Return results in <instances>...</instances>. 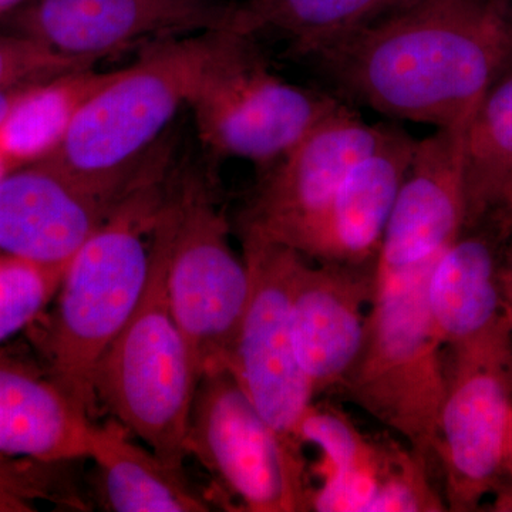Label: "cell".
Here are the masks:
<instances>
[{
  "mask_svg": "<svg viewBox=\"0 0 512 512\" xmlns=\"http://www.w3.org/2000/svg\"><path fill=\"white\" fill-rule=\"evenodd\" d=\"M312 57L384 116L464 127L512 67V0H413Z\"/></svg>",
  "mask_w": 512,
  "mask_h": 512,
  "instance_id": "6da1fadb",
  "label": "cell"
},
{
  "mask_svg": "<svg viewBox=\"0 0 512 512\" xmlns=\"http://www.w3.org/2000/svg\"><path fill=\"white\" fill-rule=\"evenodd\" d=\"M168 151L154 148L103 224L64 271L46 352L49 373L92 412L101 357L136 311L151 269L154 229L170 191Z\"/></svg>",
  "mask_w": 512,
  "mask_h": 512,
  "instance_id": "7a4b0ae2",
  "label": "cell"
},
{
  "mask_svg": "<svg viewBox=\"0 0 512 512\" xmlns=\"http://www.w3.org/2000/svg\"><path fill=\"white\" fill-rule=\"evenodd\" d=\"M221 30L167 37L84 104L47 163L117 202L175 114L187 106Z\"/></svg>",
  "mask_w": 512,
  "mask_h": 512,
  "instance_id": "3957f363",
  "label": "cell"
},
{
  "mask_svg": "<svg viewBox=\"0 0 512 512\" xmlns=\"http://www.w3.org/2000/svg\"><path fill=\"white\" fill-rule=\"evenodd\" d=\"M175 225L173 185L154 229L151 269L136 311L101 357L96 399L131 436L183 468L192 403L200 373L167 295V265Z\"/></svg>",
  "mask_w": 512,
  "mask_h": 512,
  "instance_id": "277c9868",
  "label": "cell"
},
{
  "mask_svg": "<svg viewBox=\"0 0 512 512\" xmlns=\"http://www.w3.org/2000/svg\"><path fill=\"white\" fill-rule=\"evenodd\" d=\"M436 261L403 271L375 268L365 345L339 390L431 466L437 464V421L446 384L444 346L427 303Z\"/></svg>",
  "mask_w": 512,
  "mask_h": 512,
  "instance_id": "5b68a950",
  "label": "cell"
},
{
  "mask_svg": "<svg viewBox=\"0 0 512 512\" xmlns=\"http://www.w3.org/2000/svg\"><path fill=\"white\" fill-rule=\"evenodd\" d=\"M340 104L276 76L252 36L221 30L187 106L212 154L272 165Z\"/></svg>",
  "mask_w": 512,
  "mask_h": 512,
  "instance_id": "8992f818",
  "label": "cell"
},
{
  "mask_svg": "<svg viewBox=\"0 0 512 512\" xmlns=\"http://www.w3.org/2000/svg\"><path fill=\"white\" fill-rule=\"evenodd\" d=\"M436 461L447 511L480 510L505 474L512 413V328L507 312L443 350Z\"/></svg>",
  "mask_w": 512,
  "mask_h": 512,
  "instance_id": "52a82bcc",
  "label": "cell"
},
{
  "mask_svg": "<svg viewBox=\"0 0 512 512\" xmlns=\"http://www.w3.org/2000/svg\"><path fill=\"white\" fill-rule=\"evenodd\" d=\"M175 225L167 295L200 376L227 366L251 291L244 258L229 242L228 222L202 178L173 183Z\"/></svg>",
  "mask_w": 512,
  "mask_h": 512,
  "instance_id": "ba28073f",
  "label": "cell"
},
{
  "mask_svg": "<svg viewBox=\"0 0 512 512\" xmlns=\"http://www.w3.org/2000/svg\"><path fill=\"white\" fill-rule=\"evenodd\" d=\"M241 239L251 291L227 367L279 440L303 458L299 426L316 396L296 356L289 309L305 256L245 229Z\"/></svg>",
  "mask_w": 512,
  "mask_h": 512,
  "instance_id": "9c48e42d",
  "label": "cell"
},
{
  "mask_svg": "<svg viewBox=\"0 0 512 512\" xmlns=\"http://www.w3.org/2000/svg\"><path fill=\"white\" fill-rule=\"evenodd\" d=\"M187 453L251 512L311 511L313 488L303 458L268 426L227 366L200 379Z\"/></svg>",
  "mask_w": 512,
  "mask_h": 512,
  "instance_id": "30bf717a",
  "label": "cell"
},
{
  "mask_svg": "<svg viewBox=\"0 0 512 512\" xmlns=\"http://www.w3.org/2000/svg\"><path fill=\"white\" fill-rule=\"evenodd\" d=\"M389 128L366 123L340 104L281 160L269 165L242 215L241 229L298 252L350 168L382 143Z\"/></svg>",
  "mask_w": 512,
  "mask_h": 512,
  "instance_id": "8fae6325",
  "label": "cell"
},
{
  "mask_svg": "<svg viewBox=\"0 0 512 512\" xmlns=\"http://www.w3.org/2000/svg\"><path fill=\"white\" fill-rule=\"evenodd\" d=\"M234 13L214 0H29L0 30L97 62L151 39L231 30Z\"/></svg>",
  "mask_w": 512,
  "mask_h": 512,
  "instance_id": "7c38bea8",
  "label": "cell"
},
{
  "mask_svg": "<svg viewBox=\"0 0 512 512\" xmlns=\"http://www.w3.org/2000/svg\"><path fill=\"white\" fill-rule=\"evenodd\" d=\"M375 268L376 264L312 265L308 258L299 265L289 320L296 356L315 396L339 392L362 355Z\"/></svg>",
  "mask_w": 512,
  "mask_h": 512,
  "instance_id": "4fadbf2b",
  "label": "cell"
},
{
  "mask_svg": "<svg viewBox=\"0 0 512 512\" xmlns=\"http://www.w3.org/2000/svg\"><path fill=\"white\" fill-rule=\"evenodd\" d=\"M464 128H439L417 140L384 231L376 271H403L434 261L464 231Z\"/></svg>",
  "mask_w": 512,
  "mask_h": 512,
  "instance_id": "5bb4252c",
  "label": "cell"
},
{
  "mask_svg": "<svg viewBox=\"0 0 512 512\" xmlns=\"http://www.w3.org/2000/svg\"><path fill=\"white\" fill-rule=\"evenodd\" d=\"M114 205L47 161L16 168L0 178V254L67 268Z\"/></svg>",
  "mask_w": 512,
  "mask_h": 512,
  "instance_id": "9a60e30c",
  "label": "cell"
},
{
  "mask_svg": "<svg viewBox=\"0 0 512 512\" xmlns=\"http://www.w3.org/2000/svg\"><path fill=\"white\" fill-rule=\"evenodd\" d=\"M417 140L390 126L382 143L345 175L299 254L315 262L376 264L387 222L412 163Z\"/></svg>",
  "mask_w": 512,
  "mask_h": 512,
  "instance_id": "2e32d148",
  "label": "cell"
},
{
  "mask_svg": "<svg viewBox=\"0 0 512 512\" xmlns=\"http://www.w3.org/2000/svg\"><path fill=\"white\" fill-rule=\"evenodd\" d=\"M89 414L50 373L0 352V454L42 464L87 458Z\"/></svg>",
  "mask_w": 512,
  "mask_h": 512,
  "instance_id": "e0dca14e",
  "label": "cell"
},
{
  "mask_svg": "<svg viewBox=\"0 0 512 512\" xmlns=\"http://www.w3.org/2000/svg\"><path fill=\"white\" fill-rule=\"evenodd\" d=\"M493 221L464 229L434 262L427 285L431 322L446 346L474 338L505 315L501 256Z\"/></svg>",
  "mask_w": 512,
  "mask_h": 512,
  "instance_id": "ac0fdd59",
  "label": "cell"
},
{
  "mask_svg": "<svg viewBox=\"0 0 512 512\" xmlns=\"http://www.w3.org/2000/svg\"><path fill=\"white\" fill-rule=\"evenodd\" d=\"M96 464L104 503L116 512H205L210 504L151 448L138 446L116 419L93 424L89 457Z\"/></svg>",
  "mask_w": 512,
  "mask_h": 512,
  "instance_id": "d6986e66",
  "label": "cell"
},
{
  "mask_svg": "<svg viewBox=\"0 0 512 512\" xmlns=\"http://www.w3.org/2000/svg\"><path fill=\"white\" fill-rule=\"evenodd\" d=\"M299 441L322 453V485L313 490L311 511L366 512L389 439L367 437L340 410L313 402L299 426Z\"/></svg>",
  "mask_w": 512,
  "mask_h": 512,
  "instance_id": "ffe728a7",
  "label": "cell"
},
{
  "mask_svg": "<svg viewBox=\"0 0 512 512\" xmlns=\"http://www.w3.org/2000/svg\"><path fill=\"white\" fill-rule=\"evenodd\" d=\"M117 72L90 67L26 89L0 123V158L10 171L52 156L87 100Z\"/></svg>",
  "mask_w": 512,
  "mask_h": 512,
  "instance_id": "44dd1931",
  "label": "cell"
},
{
  "mask_svg": "<svg viewBox=\"0 0 512 512\" xmlns=\"http://www.w3.org/2000/svg\"><path fill=\"white\" fill-rule=\"evenodd\" d=\"M466 225L493 220L512 197V67L490 87L464 128Z\"/></svg>",
  "mask_w": 512,
  "mask_h": 512,
  "instance_id": "7402d4cb",
  "label": "cell"
},
{
  "mask_svg": "<svg viewBox=\"0 0 512 512\" xmlns=\"http://www.w3.org/2000/svg\"><path fill=\"white\" fill-rule=\"evenodd\" d=\"M413 0H247L235 5L231 32L252 36L276 32L302 56H313L336 40Z\"/></svg>",
  "mask_w": 512,
  "mask_h": 512,
  "instance_id": "603a6c76",
  "label": "cell"
},
{
  "mask_svg": "<svg viewBox=\"0 0 512 512\" xmlns=\"http://www.w3.org/2000/svg\"><path fill=\"white\" fill-rule=\"evenodd\" d=\"M431 468L404 441L389 439L382 476L366 512L447 511L444 495L431 483Z\"/></svg>",
  "mask_w": 512,
  "mask_h": 512,
  "instance_id": "cb8c5ba5",
  "label": "cell"
},
{
  "mask_svg": "<svg viewBox=\"0 0 512 512\" xmlns=\"http://www.w3.org/2000/svg\"><path fill=\"white\" fill-rule=\"evenodd\" d=\"M64 271L0 254V343L45 311L59 291Z\"/></svg>",
  "mask_w": 512,
  "mask_h": 512,
  "instance_id": "d4e9b609",
  "label": "cell"
},
{
  "mask_svg": "<svg viewBox=\"0 0 512 512\" xmlns=\"http://www.w3.org/2000/svg\"><path fill=\"white\" fill-rule=\"evenodd\" d=\"M94 63L96 60L63 55L32 37L0 30V92L46 83L90 69Z\"/></svg>",
  "mask_w": 512,
  "mask_h": 512,
  "instance_id": "484cf974",
  "label": "cell"
},
{
  "mask_svg": "<svg viewBox=\"0 0 512 512\" xmlns=\"http://www.w3.org/2000/svg\"><path fill=\"white\" fill-rule=\"evenodd\" d=\"M36 461L0 454V512H32L52 493Z\"/></svg>",
  "mask_w": 512,
  "mask_h": 512,
  "instance_id": "4316f807",
  "label": "cell"
},
{
  "mask_svg": "<svg viewBox=\"0 0 512 512\" xmlns=\"http://www.w3.org/2000/svg\"><path fill=\"white\" fill-rule=\"evenodd\" d=\"M501 284L504 289L512 288V237L505 241L501 256Z\"/></svg>",
  "mask_w": 512,
  "mask_h": 512,
  "instance_id": "83f0119b",
  "label": "cell"
},
{
  "mask_svg": "<svg viewBox=\"0 0 512 512\" xmlns=\"http://www.w3.org/2000/svg\"><path fill=\"white\" fill-rule=\"evenodd\" d=\"M495 225H497L498 229H500L501 234L507 241L508 238L512 237V197L510 201L507 202V205L498 212L497 215L493 218Z\"/></svg>",
  "mask_w": 512,
  "mask_h": 512,
  "instance_id": "f1b7e54d",
  "label": "cell"
},
{
  "mask_svg": "<svg viewBox=\"0 0 512 512\" xmlns=\"http://www.w3.org/2000/svg\"><path fill=\"white\" fill-rule=\"evenodd\" d=\"M32 87V86H29ZM29 87H19V89L5 90L0 92V123L5 119L6 114L12 109L13 104L18 101L19 97L22 96L23 92Z\"/></svg>",
  "mask_w": 512,
  "mask_h": 512,
  "instance_id": "f546056e",
  "label": "cell"
},
{
  "mask_svg": "<svg viewBox=\"0 0 512 512\" xmlns=\"http://www.w3.org/2000/svg\"><path fill=\"white\" fill-rule=\"evenodd\" d=\"M28 2L29 0H0V23Z\"/></svg>",
  "mask_w": 512,
  "mask_h": 512,
  "instance_id": "4dcf8cb0",
  "label": "cell"
},
{
  "mask_svg": "<svg viewBox=\"0 0 512 512\" xmlns=\"http://www.w3.org/2000/svg\"><path fill=\"white\" fill-rule=\"evenodd\" d=\"M505 474L512 478V413L510 421V430H508L507 457H505Z\"/></svg>",
  "mask_w": 512,
  "mask_h": 512,
  "instance_id": "1f68e13d",
  "label": "cell"
},
{
  "mask_svg": "<svg viewBox=\"0 0 512 512\" xmlns=\"http://www.w3.org/2000/svg\"><path fill=\"white\" fill-rule=\"evenodd\" d=\"M10 173V168L8 167V164L5 163V161L0 158V178L5 177L6 174Z\"/></svg>",
  "mask_w": 512,
  "mask_h": 512,
  "instance_id": "d6a6232c",
  "label": "cell"
}]
</instances>
